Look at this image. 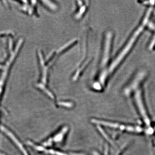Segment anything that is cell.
<instances>
[{"label":"cell","mask_w":155,"mask_h":155,"mask_svg":"<svg viewBox=\"0 0 155 155\" xmlns=\"http://www.w3.org/2000/svg\"><path fill=\"white\" fill-rule=\"evenodd\" d=\"M4 35L7 41L5 59L0 63V99H3L11 70L24 43L23 38H20L16 41H13L14 36L12 35L5 34Z\"/></svg>","instance_id":"6da1fadb"},{"label":"cell","mask_w":155,"mask_h":155,"mask_svg":"<svg viewBox=\"0 0 155 155\" xmlns=\"http://www.w3.org/2000/svg\"><path fill=\"white\" fill-rule=\"evenodd\" d=\"M19 5V8L20 11L27 15L32 16L35 14V4L28 3L27 1L17 2Z\"/></svg>","instance_id":"7a4b0ae2"}]
</instances>
